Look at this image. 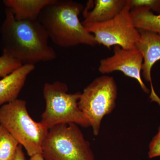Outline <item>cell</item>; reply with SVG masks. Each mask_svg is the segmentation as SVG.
I'll return each mask as SVG.
<instances>
[{"instance_id":"277c9868","label":"cell","mask_w":160,"mask_h":160,"mask_svg":"<svg viewBox=\"0 0 160 160\" xmlns=\"http://www.w3.org/2000/svg\"><path fill=\"white\" fill-rule=\"evenodd\" d=\"M41 154L45 160H96L90 143L78 125L72 123L49 128Z\"/></svg>"},{"instance_id":"7a4b0ae2","label":"cell","mask_w":160,"mask_h":160,"mask_svg":"<svg viewBox=\"0 0 160 160\" xmlns=\"http://www.w3.org/2000/svg\"><path fill=\"white\" fill-rule=\"evenodd\" d=\"M82 4L72 0H52L40 12L38 21L57 46L69 47L97 45L94 36L80 22Z\"/></svg>"},{"instance_id":"d6986e66","label":"cell","mask_w":160,"mask_h":160,"mask_svg":"<svg viewBox=\"0 0 160 160\" xmlns=\"http://www.w3.org/2000/svg\"><path fill=\"white\" fill-rule=\"evenodd\" d=\"M29 160H45L41 153H38L30 157Z\"/></svg>"},{"instance_id":"3957f363","label":"cell","mask_w":160,"mask_h":160,"mask_svg":"<svg viewBox=\"0 0 160 160\" xmlns=\"http://www.w3.org/2000/svg\"><path fill=\"white\" fill-rule=\"evenodd\" d=\"M0 125L25 148L30 157L42 153V145L49 129L32 118L25 100L17 99L1 106Z\"/></svg>"},{"instance_id":"ffe728a7","label":"cell","mask_w":160,"mask_h":160,"mask_svg":"<svg viewBox=\"0 0 160 160\" xmlns=\"http://www.w3.org/2000/svg\"></svg>"},{"instance_id":"8fae6325","label":"cell","mask_w":160,"mask_h":160,"mask_svg":"<svg viewBox=\"0 0 160 160\" xmlns=\"http://www.w3.org/2000/svg\"><path fill=\"white\" fill-rule=\"evenodd\" d=\"M34 69V65H23L0 80V106L18 99L27 77Z\"/></svg>"},{"instance_id":"5bb4252c","label":"cell","mask_w":160,"mask_h":160,"mask_svg":"<svg viewBox=\"0 0 160 160\" xmlns=\"http://www.w3.org/2000/svg\"><path fill=\"white\" fill-rule=\"evenodd\" d=\"M19 145L15 138L0 125V160H12Z\"/></svg>"},{"instance_id":"9c48e42d","label":"cell","mask_w":160,"mask_h":160,"mask_svg":"<svg viewBox=\"0 0 160 160\" xmlns=\"http://www.w3.org/2000/svg\"><path fill=\"white\" fill-rule=\"evenodd\" d=\"M140 38L136 48L142 55V75L146 82L150 83L149 98L160 106V98L156 93L151 78V70L155 64L160 60V36L152 32L138 29Z\"/></svg>"},{"instance_id":"8992f818","label":"cell","mask_w":160,"mask_h":160,"mask_svg":"<svg viewBox=\"0 0 160 160\" xmlns=\"http://www.w3.org/2000/svg\"><path fill=\"white\" fill-rule=\"evenodd\" d=\"M117 96L114 78L107 75L96 78L81 93L78 106L89 121L94 135L99 134L103 118L114 110Z\"/></svg>"},{"instance_id":"ac0fdd59","label":"cell","mask_w":160,"mask_h":160,"mask_svg":"<svg viewBox=\"0 0 160 160\" xmlns=\"http://www.w3.org/2000/svg\"><path fill=\"white\" fill-rule=\"evenodd\" d=\"M22 147L23 146L20 144L19 145L15 154L14 157L12 160H26L25 154L23 151Z\"/></svg>"},{"instance_id":"5b68a950","label":"cell","mask_w":160,"mask_h":160,"mask_svg":"<svg viewBox=\"0 0 160 160\" xmlns=\"http://www.w3.org/2000/svg\"><path fill=\"white\" fill-rule=\"evenodd\" d=\"M67 85L59 81L46 83L43 88L46 108L41 122L48 129L63 124L72 123L84 128L90 127L84 113L78 106L79 92L68 93Z\"/></svg>"},{"instance_id":"30bf717a","label":"cell","mask_w":160,"mask_h":160,"mask_svg":"<svg viewBox=\"0 0 160 160\" xmlns=\"http://www.w3.org/2000/svg\"><path fill=\"white\" fill-rule=\"evenodd\" d=\"M127 0L89 1L82 12V24L102 23L112 19L122 11Z\"/></svg>"},{"instance_id":"9a60e30c","label":"cell","mask_w":160,"mask_h":160,"mask_svg":"<svg viewBox=\"0 0 160 160\" xmlns=\"http://www.w3.org/2000/svg\"><path fill=\"white\" fill-rule=\"evenodd\" d=\"M23 65L18 60L5 54L0 56V78H5Z\"/></svg>"},{"instance_id":"e0dca14e","label":"cell","mask_w":160,"mask_h":160,"mask_svg":"<svg viewBox=\"0 0 160 160\" xmlns=\"http://www.w3.org/2000/svg\"><path fill=\"white\" fill-rule=\"evenodd\" d=\"M149 149L148 156L149 158L160 156V125L157 133L149 143Z\"/></svg>"},{"instance_id":"52a82bcc","label":"cell","mask_w":160,"mask_h":160,"mask_svg":"<svg viewBox=\"0 0 160 160\" xmlns=\"http://www.w3.org/2000/svg\"><path fill=\"white\" fill-rule=\"evenodd\" d=\"M83 25L94 36L98 44L109 49L115 46L124 49H134L140 40L139 32L134 26L130 14L128 0L122 11L112 19L102 23Z\"/></svg>"},{"instance_id":"2e32d148","label":"cell","mask_w":160,"mask_h":160,"mask_svg":"<svg viewBox=\"0 0 160 160\" xmlns=\"http://www.w3.org/2000/svg\"><path fill=\"white\" fill-rule=\"evenodd\" d=\"M130 9L144 7L160 13V0H128Z\"/></svg>"},{"instance_id":"6da1fadb","label":"cell","mask_w":160,"mask_h":160,"mask_svg":"<svg viewBox=\"0 0 160 160\" xmlns=\"http://www.w3.org/2000/svg\"><path fill=\"white\" fill-rule=\"evenodd\" d=\"M0 26V47L2 54L22 65H34L54 60L57 54L48 44L49 36L38 20L17 21L11 9H5Z\"/></svg>"},{"instance_id":"4fadbf2b","label":"cell","mask_w":160,"mask_h":160,"mask_svg":"<svg viewBox=\"0 0 160 160\" xmlns=\"http://www.w3.org/2000/svg\"><path fill=\"white\" fill-rule=\"evenodd\" d=\"M133 24L137 29L154 32L160 36V13L156 15L144 7L130 9Z\"/></svg>"},{"instance_id":"ba28073f","label":"cell","mask_w":160,"mask_h":160,"mask_svg":"<svg viewBox=\"0 0 160 160\" xmlns=\"http://www.w3.org/2000/svg\"><path fill=\"white\" fill-rule=\"evenodd\" d=\"M114 54L100 61L99 71L102 74H108L119 71L128 77L138 81L141 88L146 93L150 90L143 82L141 78L142 66V55L137 48L124 49L118 46H114Z\"/></svg>"},{"instance_id":"7c38bea8","label":"cell","mask_w":160,"mask_h":160,"mask_svg":"<svg viewBox=\"0 0 160 160\" xmlns=\"http://www.w3.org/2000/svg\"><path fill=\"white\" fill-rule=\"evenodd\" d=\"M52 0H4L7 8L11 9L17 21L38 20L43 8Z\"/></svg>"}]
</instances>
